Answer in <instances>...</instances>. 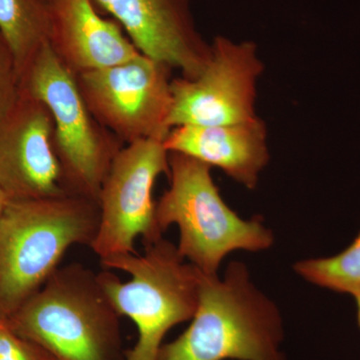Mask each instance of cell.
Segmentation results:
<instances>
[{
	"label": "cell",
	"instance_id": "obj_1",
	"mask_svg": "<svg viewBox=\"0 0 360 360\" xmlns=\"http://www.w3.org/2000/svg\"><path fill=\"white\" fill-rule=\"evenodd\" d=\"M191 321L176 340L162 345L158 360H288L281 350V311L243 262H231L224 278L201 272Z\"/></svg>",
	"mask_w": 360,
	"mask_h": 360
},
{
	"label": "cell",
	"instance_id": "obj_2",
	"mask_svg": "<svg viewBox=\"0 0 360 360\" xmlns=\"http://www.w3.org/2000/svg\"><path fill=\"white\" fill-rule=\"evenodd\" d=\"M98 224V205L80 196L9 200L0 217V319L42 288L71 246H90Z\"/></svg>",
	"mask_w": 360,
	"mask_h": 360
},
{
	"label": "cell",
	"instance_id": "obj_3",
	"mask_svg": "<svg viewBox=\"0 0 360 360\" xmlns=\"http://www.w3.org/2000/svg\"><path fill=\"white\" fill-rule=\"evenodd\" d=\"M120 317L99 274L70 264L6 322L58 360H124Z\"/></svg>",
	"mask_w": 360,
	"mask_h": 360
},
{
	"label": "cell",
	"instance_id": "obj_4",
	"mask_svg": "<svg viewBox=\"0 0 360 360\" xmlns=\"http://www.w3.org/2000/svg\"><path fill=\"white\" fill-rule=\"evenodd\" d=\"M168 163L170 186L156 201V227L162 236L170 225L179 226L177 250L184 259L215 276L232 251L258 252L274 245V232L260 217L241 219L225 203L212 167L179 153H168Z\"/></svg>",
	"mask_w": 360,
	"mask_h": 360
},
{
	"label": "cell",
	"instance_id": "obj_5",
	"mask_svg": "<svg viewBox=\"0 0 360 360\" xmlns=\"http://www.w3.org/2000/svg\"><path fill=\"white\" fill-rule=\"evenodd\" d=\"M142 255L101 260L108 269L130 276L122 283L115 274H99L104 290L120 316L134 321L139 340L124 360H158L165 335L191 321L200 302L201 271L163 238L148 243Z\"/></svg>",
	"mask_w": 360,
	"mask_h": 360
},
{
	"label": "cell",
	"instance_id": "obj_6",
	"mask_svg": "<svg viewBox=\"0 0 360 360\" xmlns=\"http://www.w3.org/2000/svg\"><path fill=\"white\" fill-rule=\"evenodd\" d=\"M20 87L44 103L51 112L53 148L65 193L97 203L101 186L123 142L92 115L75 75L49 44L42 46L21 72Z\"/></svg>",
	"mask_w": 360,
	"mask_h": 360
},
{
	"label": "cell",
	"instance_id": "obj_7",
	"mask_svg": "<svg viewBox=\"0 0 360 360\" xmlns=\"http://www.w3.org/2000/svg\"><path fill=\"white\" fill-rule=\"evenodd\" d=\"M161 139H142L123 146L99 193V224L89 248L104 260L135 255V243L163 238L155 222L156 180L169 174L168 151Z\"/></svg>",
	"mask_w": 360,
	"mask_h": 360
},
{
	"label": "cell",
	"instance_id": "obj_8",
	"mask_svg": "<svg viewBox=\"0 0 360 360\" xmlns=\"http://www.w3.org/2000/svg\"><path fill=\"white\" fill-rule=\"evenodd\" d=\"M172 68L139 54L120 65L75 77L97 122L123 143L161 139L170 131Z\"/></svg>",
	"mask_w": 360,
	"mask_h": 360
},
{
	"label": "cell",
	"instance_id": "obj_9",
	"mask_svg": "<svg viewBox=\"0 0 360 360\" xmlns=\"http://www.w3.org/2000/svg\"><path fill=\"white\" fill-rule=\"evenodd\" d=\"M264 63L252 41L217 37L207 63L195 78L172 80V106L168 125L236 124L257 117V82Z\"/></svg>",
	"mask_w": 360,
	"mask_h": 360
},
{
	"label": "cell",
	"instance_id": "obj_10",
	"mask_svg": "<svg viewBox=\"0 0 360 360\" xmlns=\"http://www.w3.org/2000/svg\"><path fill=\"white\" fill-rule=\"evenodd\" d=\"M0 189L8 200L66 195L53 148V122L44 103L20 89L0 122Z\"/></svg>",
	"mask_w": 360,
	"mask_h": 360
},
{
	"label": "cell",
	"instance_id": "obj_11",
	"mask_svg": "<svg viewBox=\"0 0 360 360\" xmlns=\"http://www.w3.org/2000/svg\"><path fill=\"white\" fill-rule=\"evenodd\" d=\"M110 14L141 53L195 78L207 63L210 44L200 34L191 0H92Z\"/></svg>",
	"mask_w": 360,
	"mask_h": 360
},
{
	"label": "cell",
	"instance_id": "obj_12",
	"mask_svg": "<svg viewBox=\"0 0 360 360\" xmlns=\"http://www.w3.org/2000/svg\"><path fill=\"white\" fill-rule=\"evenodd\" d=\"M49 44L75 77L110 68L141 54L115 20L103 18L92 0H46Z\"/></svg>",
	"mask_w": 360,
	"mask_h": 360
},
{
	"label": "cell",
	"instance_id": "obj_13",
	"mask_svg": "<svg viewBox=\"0 0 360 360\" xmlns=\"http://www.w3.org/2000/svg\"><path fill=\"white\" fill-rule=\"evenodd\" d=\"M168 153H179L219 167L248 189L257 186L269 162L267 129L262 118L236 124L180 125L165 137Z\"/></svg>",
	"mask_w": 360,
	"mask_h": 360
},
{
	"label": "cell",
	"instance_id": "obj_14",
	"mask_svg": "<svg viewBox=\"0 0 360 360\" xmlns=\"http://www.w3.org/2000/svg\"><path fill=\"white\" fill-rule=\"evenodd\" d=\"M49 33L46 0H0V34L13 56L18 77L49 44Z\"/></svg>",
	"mask_w": 360,
	"mask_h": 360
},
{
	"label": "cell",
	"instance_id": "obj_15",
	"mask_svg": "<svg viewBox=\"0 0 360 360\" xmlns=\"http://www.w3.org/2000/svg\"><path fill=\"white\" fill-rule=\"evenodd\" d=\"M293 269L314 285L355 297L360 295V232L342 252L335 257L302 260Z\"/></svg>",
	"mask_w": 360,
	"mask_h": 360
},
{
	"label": "cell",
	"instance_id": "obj_16",
	"mask_svg": "<svg viewBox=\"0 0 360 360\" xmlns=\"http://www.w3.org/2000/svg\"><path fill=\"white\" fill-rule=\"evenodd\" d=\"M0 360H58L44 347L14 333L0 321Z\"/></svg>",
	"mask_w": 360,
	"mask_h": 360
},
{
	"label": "cell",
	"instance_id": "obj_17",
	"mask_svg": "<svg viewBox=\"0 0 360 360\" xmlns=\"http://www.w3.org/2000/svg\"><path fill=\"white\" fill-rule=\"evenodd\" d=\"M20 90V77L13 56L0 34V122L18 101Z\"/></svg>",
	"mask_w": 360,
	"mask_h": 360
},
{
	"label": "cell",
	"instance_id": "obj_18",
	"mask_svg": "<svg viewBox=\"0 0 360 360\" xmlns=\"http://www.w3.org/2000/svg\"><path fill=\"white\" fill-rule=\"evenodd\" d=\"M8 198H7L6 194L0 189V217L6 210L7 203H8Z\"/></svg>",
	"mask_w": 360,
	"mask_h": 360
},
{
	"label": "cell",
	"instance_id": "obj_19",
	"mask_svg": "<svg viewBox=\"0 0 360 360\" xmlns=\"http://www.w3.org/2000/svg\"><path fill=\"white\" fill-rule=\"evenodd\" d=\"M355 302H356V309H357V322H359V326L360 328V295L355 296Z\"/></svg>",
	"mask_w": 360,
	"mask_h": 360
},
{
	"label": "cell",
	"instance_id": "obj_20",
	"mask_svg": "<svg viewBox=\"0 0 360 360\" xmlns=\"http://www.w3.org/2000/svg\"><path fill=\"white\" fill-rule=\"evenodd\" d=\"M0 321H1V319H0Z\"/></svg>",
	"mask_w": 360,
	"mask_h": 360
}]
</instances>
